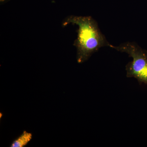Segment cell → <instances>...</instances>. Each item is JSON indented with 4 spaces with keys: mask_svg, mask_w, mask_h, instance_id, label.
<instances>
[{
    "mask_svg": "<svg viewBox=\"0 0 147 147\" xmlns=\"http://www.w3.org/2000/svg\"><path fill=\"white\" fill-rule=\"evenodd\" d=\"M74 24L78 27L77 39L74 45L77 50V61L82 63L88 60L100 48L110 47L104 35L100 31L96 21L90 16H70L65 19L64 26Z\"/></svg>",
    "mask_w": 147,
    "mask_h": 147,
    "instance_id": "cell-1",
    "label": "cell"
},
{
    "mask_svg": "<svg viewBox=\"0 0 147 147\" xmlns=\"http://www.w3.org/2000/svg\"><path fill=\"white\" fill-rule=\"evenodd\" d=\"M111 48L126 53L132 59L125 66L126 76L134 78L139 83L147 85V51L136 42H127L118 46L111 45Z\"/></svg>",
    "mask_w": 147,
    "mask_h": 147,
    "instance_id": "cell-2",
    "label": "cell"
},
{
    "mask_svg": "<svg viewBox=\"0 0 147 147\" xmlns=\"http://www.w3.org/2000/svg\"><path fill=\"white\" fill-rule=\"evenodd\" d=\"M32 133L25 131L16 140L12 143L11 147H24L26 146L29 142L32 140Z\"/></svg>",
    "mask_w": 147,
    "mask_h": 147,
    "instance_id": "cell-3",
    "label": "cell"
},
{
    "mask_svg": "<svg viewBox=\"0 0 147 147\" xmlns=\"http://www.w3.org/2000/svg\"><path fill=\"white\" fill-rule=\"evenodd\" d=\"M6 0H1V2H3L4 1H5Z\"/></svg>",
    "mask_w": 147,
    "mask_h": 147,
    "instance_id": "cell-4",
    "label": "cell"
}]
</instances>
